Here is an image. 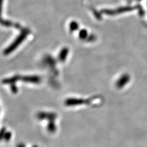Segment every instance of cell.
<instances>
[{"label":"cell","mask_w":147,"mask_h":147,"mask_svg":"<svg viewBox=\"0 0 147 147\" xmlns=\"http://www.w3.org/2000/svg\"><path fill=\"white\" fill-rule=\"evenodd\" d=\"M29 33L30 31L28 29L25 28L22 30L20 33L19 34V35L16 38L15 40L13 42L11 43V45H9L3 51V54L5 55H8L12 52H13L14 50H16L17 47L20 46L21 43L25 40Z\"/></svg>","instance_id":"obj_1"},{"label":"cell","mask_w":147,"mask_h":147,"mask_svg":"<svg viewBox=\"0 0 147 147\" xmlns=\"http://www.w3.org/2000/svg\"><path fill=\"white\" fill-rule=\"evenodd\" d=\"M57 115L55 113L53 112H40L37 115V118L39 120L46 119L49 121H55L57 118Z\"/></svg>","instance_id":"obj_2"},{"label":"cell","mask_w":147,"mask_h":147,"mask_svg":"<svg viewBox=\"0 0 147 147\" xmlns=\"http://www.w3.org/2000/svg\"><path fill=\"white\" fill-rule=\"evenodd\" d=\"M20 80L27 83L39 84L42 81V79L40 76L37 75H27L21 76Z\"/></svg>","instance_id":"obj_3"},{"label":"cell","mask_w":147,"mask_h":147,"mask_svg":"<svg viewBox=\"0 0 147 147\" xmlns=\"http://www.w3.org/2000/svg\"><path fill=\"white\" fill-rule=\"evenodd\" d=\"M20 78H21L20 75H16L11 76V78L3 79L2 81V84H14L18 81L20 80Z\"/></svg>","instance_id":"obj_4"},{"label":"cell","mask_w":147,"mask_h":147,"mask_svg":"<svg viewBox=\"0 0 147 147\" xmlns=\"http://www.w3.org/2000/svg\"><path fill=\"white\" fill-rule=\"evenodd\" d=\"M83 100L76 98H69L65 101V105L68 106H72L81 104Z\"/></svg>","instance_id":"obj_5"},{"label":"cell","mask_w":147,"mask_h":147,"mask_svg":"<svg viewBox=\"0 0 147 147\" xmlns=\"http://www.w3.org/2000/svg\"><path fill=\"white\" fill-rule=\"evenodd\" d=\"M69 50L67 47H64L62 49L58 55V59L60 62H63L65 61L68 55Z\"/></svg>","instance_id":"obj_6"},{"label":"cell","mask_w":147,"mask_h":147,"mask_svg":"<svg viewBox=\"0 0 147 147\" xmlns=\"http://www.w3.org/2000/svg\"><path fill=\"white\" fill-rule=\"evenodd\" d=\"M47 130L51 133H54L56 132L57 130V127L56 126V124L54 123V121L49 122L47 125Z\"/></svg>","instance_id":"obj_7"},{"label":"cell","mask_w":147,"mask_h":147,"mask_svg":"<svg viewBox=\"0 0 147 147\" xmlns=\"http://www.w3.org/2000/svg\"><path fill=\"white\" fill-rule=\"evenodd\" d=\"M45 62L50 66H51L52 67H55V59L53 57H51V56H47V57L45 58Z\"/></svg>","instance_id":"obj_8"},{"label":"cell","mask_w":147,"mask_h":147,"mask_svg":"<svg viewBox=\"0 0 147 147\" xmlns=\"http://www.w3.org/2000/svg\"><path fill=\"white\" fill-rule=\"evenodd\" d=\"M69 28L71 31H74L78 28V24L76 21H72L69 25Z\"/></svg>","instance_id":"obj_9"},{"label":"cell","mask_w":147,"mask_h":147,"mask_svg":"<svg viewBox=\"0 0 147 147\" xmlns=\"http://www.w3.org/2000/svg\"><path fill=\"white\" fill-rule=\"evenodd\" d=\"M11 132L6 131L3 139L5 141L8 142L11 140Z\"/></svg>","instance_id":"obj_10"},{"label":"cell","mask_w":147,"mask_h":147,"mask_svg":"<svg viewBox=\"0 0 147 147\" xmlns=\"http://www.w3.org/2000/svg\"><path fill=\"white\" fill-rule=\"evenodd\" d=\"M5 132H6V129L5 127H2L0 130V141L3 139Z\"/></svg>","instance_id":"obj_11"},{"label":"cell","mask_w":147,"mask_h":147,"mask_svg":"<svg viewBox=\"0 0 147 147\" xmlns=\"http://www.w3.org/2000/svg\"><path fill=\"white\" fill-rule=\"evenodd\" d=\"M11 91L14 94H16L18 93V89L16 87V84H11Z\"/></svg>","instance_id":"obj_12"},{"label":"cell","mask_w":147,"mask_h":147,"mask_svg":"<svg viewBox=\"0 0 147 147\" xmlns=\"http://www.w3.org/2000/svg\"><path fill=\"white\" fill-rule=\"evenodd\" d=\"M79 36L82 39L84 38L86 36V31L85 30L81 31L80 32V33H79Z\"/></svg>","instance_id":"obj_13"},{"label":"cell","mask_w":147,"mask_h":147,"mask_svg":"<svg viewBox=\"0 0 147 147\" xmlns=\"http://www.w3.org/2000/svg\"><path fill=\"white\" fill-rule=\"evenodd\" d=\"M3 0H0V20H1V16L2 14V7H3Z\"/></svg>","instance_id":"obj_14"},{"label":"cell","mask_w":147,"mask_h":147,"mask_svg":"<svg viewBox=\"0 0 147 147\" xmlns=\"http://www.w3.org/2000/svg\"><path fill=\"white\" fill-rule=\"evenodd\" d=\"M16 147H25V144H22V143H20V144H18L17 145V146Z\"/></svg>","instance_id":"obj_15"},{"label":"cell","mask_w":147,"mask_h":147,"mask_svg":"<svg viewBox=\"0 0 147 147\" xmlns=\"http://www.w3.org/2000/svg\"><path fill=\"white\" fill-rule=\"evenodd\" d=\"M33 147H38L37 146H33Z\"/></svg>","instance_id":"obj_16"}]
</instances>
